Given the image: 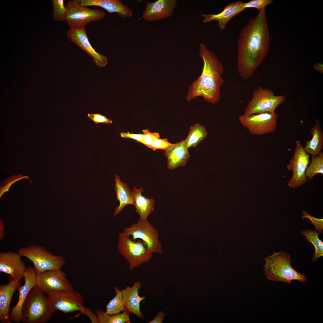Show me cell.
Returning a JSON list of instances; mask_svg holds the SVG:
<instances>
[{
	"mask_svg": "<svg viewBox=\"0 0 323 323\" xmlns=\"http://www.w3.org/2000/svg\"><path fill=\"white\" fill-rule=\"evenodd\" d=\"M270 37L265 8L258 10L241 30L237 42V67L240 77L247 80L266 57Z\"/></svg>",
	"mask_w": 323,
	"mask_h": 323,
	"instance_id": "1",
	"label": "cell"
},
{
	"mask_svg": "<svg viewBox=\"0 0 323 323\" xmlns=\"http://www.w3.org/2000/svg\"><path fill=\"white\" fill-rule=\"evenodd\" d=\"M199 46V55L203 62L202 72L189 86L186 99L190 101L201 96L205 101L215 104L221 97V87L224 82L222 74L224 69L215 53L203 42Z\"/></svg>",
	"mask_w": 323,
	"mask_h": 323,
	"instance_id": "2",
	"label": "cell"
},
{
	"mask_svg": "<svg viewBox=\"0 0 323 323\" xmlns=\"http://www.w3.org/2000/svg\"><path fill=\"white\" fill-rule=\"evenodd\" d=\"M291 257L286 252H274L265 259L264 271L270 281L292 284V280L304 282L307 281L306 276L295 270L291 264Z\"/></svg>",
	"mask_w": 323,
	"mask_h": 323,
	"instance_id": "3",
	"label": "cell"
},
{
	"mask_svg": "<svg viewBox=\"0 0 323 323\" xmlns=\"http://www.w3.org/2000/svg\"><path fill=\"white\" fill-rule=\"evenodd\" d=\"M44 294L36 286L31 290L22 308L23 323H45L51 319L55 311Z\"/></svg>",
	"mask_w": 323,
	"mask_h": 323,
	"instance_id": "4",
	"label": "cell"
},
{
	"mask_svg": "<svg viewBox=\"0 0 323 323\" xmlns=\"http://www.w3.org/2000/svg\"><path fill=\"white\" fill-rule=\"evenodd\" d=\"M18 253L32 262L37 274L60 269L65 263L63 257L54 255L44 247L35 244L21 247Z\"/></svg>",
	"mask_w": 323,
	"mask_h": 323,
	"instance_id": "5",
	"label": "cell"
},
{
	"mask_svg": "<svg viewBox=\"0 0 323 323\" xmlns=\"http://www.w3.org/2000/svg\"><path fill=\"white\" fill-rule=\"evenodd\" d=\"M117 249L127 261L130 271L139 267L143 263H148L151 259L152 253L140 239L136 241L123 232L120 233Z\"/></svg>",
	"mask_w": 323,
	"mask_h": 323,
	"instance_id": "6",
	"label": "cell"
},
{
	"mask_svg": "<svg viewBox=\"0 0 323 323\" xmlns=\"http://www.w3.org/2000/svg\"><path fill=\"white\" fill-rule=\"evenodd\" d=\"M66 12L64 18L71 28L85 27L93 22L103 19L105 12L98 9H92L81 5L79 0H70L65 4Z\"/></svg>",
	"mask_w": 323,
	"mask_h": 323,
	"instance_id": "7",
	"label": "cell"
},
{
	"mask_svg": "<svg viewBox=\"0 0 323 323\" xmlns=\"http://www.w3.org/2000/svg\"><path fill=\"white\" fill-rule=\"evenodd\" d=\"M50 303L56 311L64 313L80 311L90 317L92 312L83 306L84 300L82 295L73 290L52 292L48 295Z\"/></svg>",
	"mask_w": 323,
	"mask_h": 323,
	"instance_id": "8",
	"label": "cell"
},
{
	"mask_svg": "<svg viewBox=\"0 0 323 323\" xmlns=\"http://www.w3.org/2000/svg\"><path fill=\"white\" fill-rule=\"evenodd\" d=\"M285 98V95L276 96L271 90L268 88L264 89L260 86L253 92L252 99L245 107L244 114L250 115L275 112Z\"/></svg>",
	"mask_w": 323,
	"mask_h": 323,
	"instance_id": "9",
	"label": "cell"
},
{
	"mask_svg": "<svg viewBox=\"0 0 323 323\" xmlns=\"http://www.w3.org/2000/svg\"><path fill=\"white\" fill-rule=\"evenodd\" d=\"M123 232L132 236L134 241L141 240L150 252L161 254L163 252L162 245L159 239L157 229L147 220L140 219L136 223L124 228Z\"/></svg>",
	"mask_w": 323,
	"mask_h": 323,
	"instance_id": "10",
	"label": "cell"
},
{
	"mask_svg": "<svg viewBox=\"0 0 323 323\" xmlns=\"http://www.w3.org/2000/svg\"><path fill=\"white\" fill-rule=\"evenodd\" d=\"M278 115L275 112L247 115L239 117L241 124L247 128L251 134L262 135L273 132L277 124Z\"/></svg>",
	"mask_w": 323,
	"mask_h": 323,
	"instance_id": "11",
	"label": "cell"
},
{
	"mask_svg": "<svg viewBox=\"0 0 323 323\" xmlns=\"http://www.w3.org/2000/svg\"><path fill=\"white\" fill-rule=\"evenodd\" d=\"M310 164V156L305 150L299 140L296 141L293 156L286 166L289 170L293 172L292 176L288 182V185L293 188H298L307 181L305 172Z\"/></svg>",
	"mask_w": 323,
	"mask_h": 323,
	"instance_id": "12",
	"label": "cell"
},
{
	"mask_svg": "<svg viewBox=\"0 0 323 323\" xmlns=\"http://www.w3.org/2000/svg\"><path fill=\"white\" fill-rule=\"evenodd\" d=\"M36 286L48 295L54 292L74 289L65 274L61 269L37 274Z\"/></svg>",
	"mask_w": 323,
	"mask_h": 323,
	"instance_id": "13",
	"label": "cell"
},
{
	"mask_svg": "<svg viewBox=\"0 0 323 323\" xmlns=\"http://www.w3.org/2000/svg\"><path fill=\"white\" fill-rule=\"evenodd\" d=\"M66 34L72 43L91 57L98 66L102 67L108 64V57L97 52L91 45L85 27L70 28Z\"/></svg>",
	"mask_w": 323,
	"mask_h": 323,
	"instance_id": "14",
	"label": "cell"
},
{
	"mask_svg": "<svg viewBox=\"0 0 323 323\" xmlns=\"http://www.w3.org/2000/svg\"><path fill=\"white\" fill-rule=\"evenodd\" d=\"M177 3L176 0H158L153 2L147 1L142 17L144 20L150 22L169 18L173 15Z\"/></svg>",
	"mask_w": 323,
	"mask_h": 323,
	"instance_id": "15",
	"label": "cell"
},
{
	"mask_svg": "<svg viewBox=\"0 0 323 323\" xmlns=\"http://www.w3.org/2000/svg\"><path fill=\"white\" fill-rule=\"evenodd\" d=\"M36 275L33 268L27 267L24 275V284L17 290L19 292L18 301L10 313V319L15 323H19L22 321V307L31 290L36 286Z\"/></svg>",
	"mask_w": 323,
	"mask_h": 323,
	"instance_id": "16",
	"label": "cell"
},
{
	"mask_svg": "<svg viewBox=\"0 0 323 323\" xmlns=\"http://www.w3.org/2000/svg\"><path fill=\"white\" fill-rule=\"evenodd\" d=\"M18 253L11 251L0 253V272L9 275L13 278L21 280L27 269Z\"/></svg>",
	"mask_w": 323,
	"mask_h": 323,
	"instance_id": "17",
	"label": "cell"
},
{
	"mask_svg": "<svg viewBox=\"0 0 323 323\" xmlns=\"http://www.w3.org/2000/svg\"><path fill=\"white\" fill-rule=\"evenodd\" d=\"M141 286V281H136L131 287L127 286L121 291L125 311L129 314H133L139 318L143 319L144 316L141 311L140 304L146 298L139 295V290Z\"/></svg>",
	"mask_w": 323,
	"mask_h": 323,
	"instance_id": "18",
	"label": "cell"
},
{
	"mask_svg": "<svg viewBox=\"0 0 323 323\" xmlns=\"http://www.w3.org/2000/svg\"><path fill=\"white\" fill-rule=\"evenodd\" d=\"M21 280L13 279L7 284L0 285V321L10 323L9 309L11 300L16 290L21 286Z\"/></svg>",
	"mask_w": 323,
	"mask_h": 323,
	"instance_id": "19",
	"label": "cell"
},
{
	"mask_svg": "<svg viewBox=\"0 0 323 323\" xmlns=\"http://www.w3.org/2000/svg\"><path fill=\"white\" fill-rule=\"evenodd\" d=\"M244 3L239 1L229 4L226 5L224 10L220 13L216 14H202L204 18V23L216 20L218 22L219 28L224 30L229 20L234 16L243 11L245 9Z\"/></svg>",
	"mask_w": 323,
	"mask_h": 323,
	"instance_id": "20",
	"label": "cell"
},
{
	"mask_svg": "<svg viewBox=\"0 0 323 323\" xmlns=\"http://www.w3.org/2000/svg\"><path fill=\"white\" fill-rule=\"evenodd\" d=\"M80 4L88 7L96 6L105 9L109 13H116L124 18H130L133 12L126 4L119 0H79Z\"/></svg>",
	"mask_w": 323,
	"mask_h": 323,
	"instance_id": "21",
	"label": "cell"
},
{
	"mask_svg": "<svg viewBox=\"0 0 323 323\" xmlns=\"http://www.w3.org/2000/svg\"><path fill=\"white\" fill-rule=\"evenodd\" d=\"M184 140L174 144L165 151L164 155L167 158V166L170 170L185 166L190 157L188 149L185 146Z\"/></svg>",
	"mask_w": 323,
	"mask_h": 323,
	"instance_id": "22",
	"label": "cell"
},
{
	"mask_svg": "<svg viewBox=\"0 0 323 323\" xmlns=\"http://www.w3.org/2000/svg\"><path fill=\"white\" fill-rule=\"evenodd\" d=\"M115 189L116 198L119 202V205L115 208L113 217H115L122 210L124 207L128 205H134L132 191L127 184L122 182L118 176L115 175Z\"/></svg>",
	"mask_w": 323,
	"mask_h": 323,
	"instance_id": "23",
	"label": "cell"
},
{
	"mask_svg": "<svg viewBox=\"0 0 323 323\" xmlns=\"http://www.w3.org/2000/svg\"><path fill=\"white\" fill-rule=\"evenodd\" d=\"M143 188L140 187L139 189L136 187L132 189L134 198V205L136 208V212L141 220L147 219V218L155 210V200L153 199H149L142 194Z\"/></svg>",
	"mask_w": 323,
	"mask_h": 323,
	"instance_id": "24",
	"label": "cell"
},
{
	"mask_svg": "<svg viewBox=\"0 0 323 323\" xmlns=\"http://www.w3.org/2000/svg\"><path fill=\"white\" fill-rule=\"evenodd\" d=\"M317 119L316 124L310 132L312 135L311 139L306 141V145L304 149L306 152L311 156L318 155L323 148V133L319 123Z\"/></svg>",
	"mask_w": 323,
	"mask_h": 323,
	"instance_id": "25",
	"label": "cell"
},
{
	"mask_svg": "<svg viewBox=\"0 0 323 323\" xmlns=\"http://www.w3.org/2000/svg\"><path fill=\"white\" fill-rule=\"evenodd\" d=\"M207 134L205 127L199 124L191 126L188 135L184 140L185 147L188 149L196 146L206 137Z\"/></svg>",
	"mask_w": 323,
	"mask_h": 323,
	"instance_id": "26",
	"label": "cell"
},
{
	"mask_svg": "<svg viewBox=\"0 0 323 323\" xmlns=\"http://www.w3.org/2000/svg\"><path fill=\"white\" fill-rule=\"evenodd\" d=\"M97 323H130L129 314L124 311L121 313L109 315L101 310L95 311Z\"/></svg>",
	"mask_w": 323,
	"mask_h": 323,
	"instance_id": "27",
	"label": "cell"
},
{
	"mask_svg": "<svg viewBox=\"0 0 323 323\" xmlns=\"http://www.w3.org/2000/svg\"><path fill=\"white\" fill-rule=\"evenodd\" d=\"M113 289L116 294L115 296L111 300L106 306L105 313L112 315L120 313L125 311L123 300L121 290L116 286Z\"/></svg>",
	"mask_w": 323,
	"mask_h": 323,
	"instance_id": "28",
	"label": "cell"
},
{
	"mask_svg": "<svg viewBox=\"0 0 323 323\" xmlns=\"http://www.w3.org/2000/svg\"><path fill=\"white\" fill-rule=\"evenodd\" d=\"M320 233L308 229L301 231L303 235L306 236V239L311 242L315 248V252L312 259L313 261H316L323 255V243L318 237Z\"/></svg>",
	"mask_w": 323,
	"mask_h": 323,
	"instance_id": "29",
	"label": "cell"
},
{
	"mask_svg": "<svg viewBox=\"0 0 323 323\" xmlns=\"http://www.w3.org/2000/svg\"><path fill=\"white\" fill-rule=\"evenodd\" d=\"M311 161L306 169L305 175L311 180L317 174H323V153L321 151L316 156H311Z\"/></svg>",
	"mask_w": 323,
	"mask_h": 323,
	"instance_id": "30",
	"label": "cell"
},
{
	"mask_svg": "<svg viewBox=\"0 0 323 323\" xmlns=\"http://www.w3.org/2000/svg\"><path fill=\"white\" fill-rule=\"evenodd\" d=\"M53 9L52 16L56 21H64L66 8L64 0H52Z\"/></svg>",
	"mask_w": 323,
	"mask_h": 323,
	"instance_id": "31",
	"label": "cell"
},
{
	"mask_svg": "<svg viewBox=\"0 0 323 323\" xmlns=\"http://www.w3.org/2000/svg\"><path fill=\"white\" fill-rule=\"evenodd\" d=\"M273 1L272 0H252L244 3V7L245 9L254 8L257 9L259 10L265 8L267 6L271 4Z\"/></svg>",
	"mask_w": 323,
	"mask_h": 323,
	"instance_id": "32",
	"label": "cell"
},
{
	"mask_svg": "<svg viewBox=\"0 0 323 323\" xmlns=\"http://www.w3.org/2000/svg\"><path fill=\"white\" fill-rule=\"evenodd\" d=\"M142 132L144 136L140 143L149 148L153 142L160 137V135L158 132H150L147 129L143 130Z\"/></svg>",
	"mask_w": 323,
	"mask_h": 323,
	"instance_id": "33",
	"label": "cell"
},
{
	"mask_svg": "<svg viewBox=\"0 0 323 323\" xmlns=\"http://www.w3.org/2000/svg\"><path fill=\"white\" fill-rule=\"evenodd\" d=\"M173 144L170 143L167 138L162 139L159 138L155 140L153 142L150 148L152 149L154 151L158 149L165 151Z\"/></svg>",
	"mask_w": 323,
	"mask_h": 323,
	"instance_id": "34",
	"label": "cell"
},
{
	"mask_svg": "<svg viewBox=\"0 0 323 323\" xmlns=\"http://www.w3.org/2000/svg\"><path fill=\"white\" fill-rule=\"evenodd\" d=\"M302 217L304 218H306L310 220L315 227V231L317 230L319 232L321 233L323 230V219H318L309 215L307 211L303 210L302 211Z\"/></svg>",
	"mask_w": 323,
	"mask_h": 323,
	"instance_id": "35",
	"label": "cell"
},
{
	"mask_svg": "<svg viewBox=\"0 0 323 323\" xmlns=\"http://www.w3.org/2000/svg\"><path fill=\"white\" fill-rule=\"evenodd\" d=\"M87 116L96 124L102 123L108 124L112 123L111 120L107 118L106 116L99 113H88Z\"/></svg>",
	"mask_w": 323,
	"mask_h": 323,
	"instance_id": "36",
	"label": "cell"
},
{
	"mask_svg": "<svg viewBox=\"0 0 323 323\" xmlns=\"http://www.w3.org/2000/svg\"><path fill=\"white\" fill-rule=\"evenodd\" d=\"M120 135L121 136L124 138H131L140 142L142 140L144 136L143 134H134L128 132H121Z\"/></svg>",
	"mask_w": 323,
	"mask_h": 323,
	"instance_id": "37",
	"label": "cell"
},
{
	"mask_svg": "<svg viewBox=\"0 0 323 323\" xmlns=\"http://www.w3.org/2000/svg\"><path fill=\"white\" fill-rule=\"evenodd\" d=\"M165 315L164 313L161 311L158 313L155 317L148 323H162Z\"/></svg>",
	"mask_w": 323,
	"mask_h": 323,
	"instance_id": "38",
	"label": "cell"
},
{
	"mask_svg": "<svg viewBox=\"0 0 323 323\" xmlns=\"http://www.w3.org/2000/svg\"><path fill=\"white\" fill-rule=\"evenodd\" d=\"M4 225L3 220L0 219V240H1L4 236Z\"/></svg>",
	"mask_w": 323,
	"mask_h": 323,
	"instance_id": "39",
	"label": "cell"
},
{
	"mask_svg": "<svg viewBox=\"0 0 323 323\" xmlns=\"http://www.w3.org/2000/svg\"><path fill=\"white\" fill-rule=\"evenodd\" d=\"M313 68L316 70L317 71H320L321 73H323V64L320 63H316L314 64L313 65Z\"/></svg>",
	"mask_w": 323,
	"mask_h": 323,
	"instance_id": "40",
	"label": "cell"
}]
</instances>
